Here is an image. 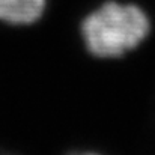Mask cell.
Masks as SVG:
<instances>
[{
    "instance_id": "1",
    "label": "cell",
    "mask_w": 155,
    "mask_h": 155,
    "mask_svg": "<svg viewBox=\"0 0 155 155\" xmlns=\"http://www.w3.org/2000/svg\"><path fill=\"white\" fill-rule=\"evenodd\" d=\"M81 32L92 54L116 57L145 39L149 33V20L134 5L108 2L86 17Z\"/></svg>"
},
{
    "instance_id": "2",
    "label": "cell",
    "mask_w": 155,
    "mask_h": 155,
    "mask_svg": "<svg viewBox=\"0 0 155 155\" xmlns=\"http://www.w3.org/2000/svg\"><path fill=\"white\" fill-rule=\"evenodd\" d=\"M45 8V0H0V20L11 24H30Z\"/></svg>"
},
{
    "instance_id": "3",
    "label": "cell",
    "mask_w": 155,
    "mask_h": 155,
    "mask_svg": "<svg viewBox=\"0 0 155 155\" xmlns=\"http://www.w3.org/2000/svg\"><path fill=\"white\" fill-rule=\"evenodd\" d=\"M77 155H97V154H77Z\"/></svg>"
},
{
    "instance_id": "4",
    "label": "cell",
    "mask_w": 155,
    "mask_h": 155,
    "mask_svg": "<svg viewBox=\"0 0 155 155\" xmlns=\"http://www.w3.org/2000/svg\"><path fill=\"white\" fill-rule=\"evenodd\" d=\"M0 155H9V154H0Z\"/></svg>"
}]
</instances>
